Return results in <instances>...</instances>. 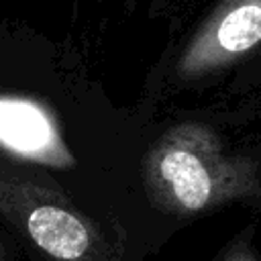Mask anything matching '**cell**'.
<instances>
[{"mask_svg": "<svg viewBox=\"0 0 261 261\" xmlns=\"http://www.w3.org/2000/svg\"><path fill=\"white\" fill-rule=\"evenodd\" d=\"M143 184L151 202L173 214H198L261 192L257 161L232 153L206 124L171 126L143 161Z\"/></svg>", "mask_w": 261, "mask_h": 261, "instance_id": "obj_1", "label": "cell"}, {"mask_svg": "<svg viewBox=\"0 0 261 261\" xmlns=\"http://www.w3.org/2000/svg\"><path fill=\"white\" fill-rule=\"evenodd\" d=\"M0 214L49 261H120L100 226L59 190L0 159Z\"/></svg>", "mask_w": 261, "mask_h": 261, "instance_id": "obj_2", "label": "cell"}, {"mask_svg": "<svg viewBox=\"0 0 261 261\" xmlns=\"http://www.w3.org/2000/svg\"><path fill=\"white\" fill-rule=\"evenodd\" d=\"M261 45V0H220L177 59L184 80L214 73Z\"/></svg>", "mask_w": 261, "mask_h": 261, "instance_id": "obj_3", "label": "cell"}, {"mask_svg": "<svg viewBox=\"0 0 261 261\" xmlns=\"http://www.w3.org/2000/svg\"><path fill=\"white\" fill-rule=\"evenodd\" d=\"M0 147L43 165H73L49 108L22 96H0Z\"/></svg>", "mask_w": 261, "mask_h": 261, "instance_id": "obj_4", "label": "cell"}, {"mask_svg": "<svg viewBox=\"0 0 261 261\" xmlns=\"http://www.w3.org/2000/svg\"><path fill=\"white\" fill-rule=\"evenodd\" d=\"M222 261H255V255L247 243H234L230 251L222 257Z\"/></svg>", "mask_w": 261, "mask_h": 261, "instance_id": "obj_5", "label": "cell"}, {"mask_svg": "<svg viewBox=\"0 0 261 261\" xmlns=\"http://www.w3.org/2000/svg\"><path fill=\"white\" fill-rule=\"evenodd\" d=\"M4 259V247H2V243H0V261Z\"/></svg>", "mask_w": 261, "mask_h": 261, "instance_id": "obj_6", "label": "cell"}]
</instances>
